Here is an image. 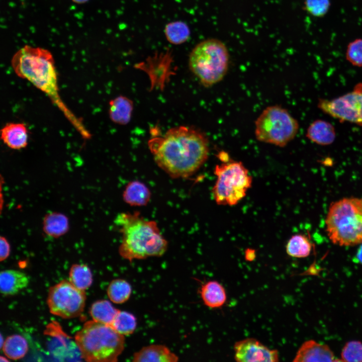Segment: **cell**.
<instances>
[{
    "mask_svg": "<svg viewBox=\"0 0 362 362\" xmlns=\"http://www.w3.org/2000/svg\"><path fill=\"white\" fill-rule=\"evenodd\" d=\"M149 147L157 165L174 178L194 174L207 160L209 151L205 134L184 126L171 128L162 137L152 139Z\"/></svg>",
    "mask_w": 362,
    "mask_h": 362,
    "instance_id": "obj_1",
    "label": "cell"
},
{
    "mask_svg": "<svg viewBox=\"0 0 362 362\" xmlns=\"http://www.w3.org/2000/svg\"><path fill=\"white\" fill-rule=\"evenodd\" d=\"M11 64L18 76L28 80L48 96L83 138L90 137V133L82 121L70 111L61 99L54 60L49 50L25 45L13 55Z\"/></svg>",
    "mask_w": 362,
    "mask_h": 362,
    "instance_id": "obj_2",
    "label": "cell"
},
{
    "mask_svg": "<svg viewBox=\"0 0 362 362\" xmlns=\"http://www.w3.org/2000/svg\"><path fill=\"white\" fill-rule=\"evenodd\" d=\"M115 223L122 235L119 253L124 259L131 262L159 257L167 250V241L156 222L144 218L139 212L120 213Z\"/></svg>",
    "mask_w": 362,
    "mask_h": 362,
    "instance_id": "obj_3",
    "label": "cell"
},
{
    "mask_svg": "<svg viewBox=\"0 0 362 362\" xmlns=\"http://www.w3.org/2000/svg\"><path fill=\"white\" fill-rule=\"evenodd\" d=\"M81 357L89 362H115L125 347L124 336L110 325L86 322L74 337Z\"/></svg>",
    "mask_w": 362,
    "mask_h": 362,
    "instance_id": "obj_4",
    "label": "cell"
},
{
    "mask_svg": "<svg viewBox=\"0 0 362 362\" xmlns=\"http://www.w3.org/2000/svg\"><path fill=\"white\" fill-rule=\"evenodd\" d=\"M325 222L327 235L333 244L340 246L362 244V198H343L332 202Z\"/></svg>",
    "mask_w": 362,
    "mask_h": 362,
    "instance_id": "obj_5",
    "label": "cell"
},
{
    "mask_svg": "<svg viewBox=\"0 0 362 362\" xmlns=\"http://www.w3.org/2000/svg\"><path fill=\"white\" fill-rule=\"evenodd\" d=\"M230 56L221 41L210 38L197 44L190 54L189 64L191 71L202 85L210 87L220 82L226 75Z\"/></svg>",
    "mask_w": 362,
    "mask_h": 362,
    "instance_id": "obj_6",
    "label": "cell"
},
{
    "mask_svg": "<svg viewBox=\"0 0 362 362\" xmlns=\"http://www.w3.org/2000/svg\"><path fill=\"white\" fill-rule=\"evenodd\" d=\"M254 135L257 140L283 147L296 136L298 121L279 105L265 108L256 119Z\"/></svg>",
    "mask_w": 362,
    "mask_h": 362,
    "instance_id": "obj_7",
    "label": "cell"
},
{
    "mask_svg": "<svg viewBox=\"0 0 362 362\" xmlns=\"http://www.w3.org/2000/svg\"><path fill=\"white\" fill-rule=\"evenodd\" d=\"M216 180L212 189L218 205L234 206L246 196L252 185V177L240 161L229 160L216 165Z\"/></svg>",
    "mask_w": 362,
    "mask_h": 362,
    "instance_id": "obj_8",
    "label": "cell"
},
{
    "mask_svg": "<svg viewBox=\"0 0 362 362\" xmlns=\"http://www.w3.org/2000/svg\"><path fill=\"white\" fill-rule=\"evenodd\" d=\"M85 300L84 291L77 289L69 281L65 280L49 288L47 303L52 314L69 319L81 314Z\"/></svg>",
    "mask_w": 362,
    "mask_h": 362,
    "instance_id": "obj_9",
    "label": "cell"
},
{
    "mask_svg": "<svg viewBox=\"0 0 362 362\" xmlns=\"http://www.w3.org/2000/svg\"><path fill=\"white\" fill-rule=\"evenodd\" d=\"M318 108L325 114L341 122H347L362 126V82L352 90L332 99H319Z\"/></svg>",
    "mask_w": 362,
    "mask_h": 362,
    "instance_id": "obj_10",
    "label": "cell"
},
{
    "mask_svg": "<svg viewBox=\"0 0 362 362\" xmlns=\"http://www.w3.org/2000/svg\"><path fill=\"white\" fill-rule=\"evenodd\" d=\"M233 348L234 359L238 362L279 361L277 350L268 348L253 338L238 341L234 344Z\"/></svg>",
    "mask_w": 362,
    "mask_h": 362,
    "instance_id": "obj_11",
    "label": "cell"
},
{
    "mask_svg": "<svg viewBox=\"0 0 362 362\" xmlns=\"http://www.w3.org/2000/svg\"><path fill=\"white\" fill-rule=\"evenodd\" d=\"M330 347L314 340L305 341L298 349L294 362L335 361Z\"/></svg>",
    "mask_w": 362,
    "mask_h": 362,
    "instance_id": "obj_12",
    "label": "cell"
},
{
    "mask_svg": "<svg viewBox=\"0 0 362 362\" xmlns=\"http://www.w3.org/2000/svg\"><path fill=\"white\" fill-rule=\"evenodd\" d=\"M178 356L162 344L144 346L133 354L134 362H176Z\"/></svg>",
    "mask_w": 362,
    "mask_h": 362,
    "instance_id": "obj_13",
    "label": "cell"
},
{
    "mask_svg": "<svg viewBox=\"0 0 362 362\" xmlns=\"http://www.w3.org/2000/svg\"><path fill=\"white\" fill-rule=\"evenodd\" d=\"M29 278L24 273L7 269L0 273V291L4 296H13L28 287Z\"/></svg>",
    "mask_w": 362,
    "mask_h": 362,
    "instance_id": "obj_14",
    "label": "cell"
},
{
    "mask_svg": "<svg viewBox=\"0 0 362 362\" xmlns=\"http://www.w3.org/2000/svg\"><path fill=\"white\" fill-rule=\"evenodd\" d=\"M306 136L316 144L326 146L333 143L336 134L335 127L331 123L325 120L317 119L309 125Z\"/></svg>",
    "mask_w": 362,
    "mask_h": 362,
    "instance_id": "obj_15",
    "label": "cell"
},
{
    "mask_svg": "<svg viewBox=\"0 0 362 362\" xmlns=\"http://www.w3.org/2000/svg\"><path fill=\"white\" fill-rule=\"evenodd\" d=\"M28 131L25 124L21 123H9L1 130V139L9 148L21 149L28 144Z\"/></svg>",
    "mask_w": 362,
    "mask_h": 362,
    "instance_id": "obj_16",
    "label": "cell"
},
{
    "mask_svg": "<svg viewBox=\"0 0 362 362\" xmlns=\"http://www.w3.org/2000/svg\"><path fill=\"white\" fill-rule=\"evenodd\" d=\"M199 293L205 305L210 308L221 307L227 300L225 289L216 281H209L203 284Z\"/></svg>",
    "mask_w": 362,
    "mask_h": 362,
    "instance_id": "obj_17",
    "label": "cell"
},
{
    "mask_svg": "<svg viewBox=\"0 0 362 362\" xmlns=\"http://www.w3.org/2000/svg\"><path fill=\"white\" fill-rule=\"evenodd\" d=\"M124 201L131 206L146 205L151 198V192L143 183L132 180L128 183L123 193Z\"/></svg>",
    "mask_w": 362,
    "mask_h": 362,
    "instance_id": "obj_18",
    "label": "cell"
},
{
    "mask_svg": "<svg viewBox=\"0 0 362 362\" xmlns=\"http://www.w3.org/2000/svg\"><path fill=\"white\" fill-rule=\"evenodd\" d=\"M133 109L131 100L122 96L117 97L109 103L110 118L115 123L126 125L130 120Z\"/></svg>",
    "mask_w": 362,
    "mask_h": 362,
    "instance_id": "obj_19",
    "label": "cell"
},
{
    "mask_svg": "<svg viewBox=\"0 0 362 362\" xmlns=\"http://www.w3.org/2000/svg\"><path fill=\"white\" fill-rule=\"evenodd\" d=\"M68 229V219L63 214L51 212L45 216L43 221V230L49 237H59L65 234Z\"/></svg>",
    "mask_w": 362,
    "mask_h": 362,
    "instance_id": "obj_20",
    "label": "cell"
},
{
    "mask_svg": "<svg viewBox=\"0 0 362 362\" xmlns=\"http://www.w3.org/2000/svg\"><path fill=\"white\" fill-rule=\"evenodd\" d=\"M119 311L109 301L101 300L92 304L89 313L94 321L111 325Z\"/></svg>",
    "mask_w": 362,
    "mask_h": 362,
    "instance_id": "obj_21",
    "label": "cell"
},
{
    "mask_svg": "<svg viewBox=\"0 0 362 362\" xmlns=\"http://www.w3.org/2000/svg\"><path fill=\"white\" fill-rule=\"evenodd\" d=\"M28 348V342L24 337L13 334L6 339L2 350L8 358L17 360L26 354Z\"/></svg>",
    "mask_w": 362,
    "mask_h": 362,
    "instance_id": "obj_22",
    "label": "cell"
},
{
    "mask_svg": "<svg viewBox=\"0 0 362 362\" xmlns=\"http://www.w3.org/2000/svg\"><path fill=\"white\" fill-rule=\"evenodd\" d=\"M312 245L308 237L301 234L291 237L286 245V252L290 256L304 258L308 256L312 250Z\"/></svg>",
    "mask_w": 362,
    "mask_h": 362,
    "instance_id": "obj_23",
    "label": "cell"
},
{
    "mask_svg": "<svg viewBox=\"0 0 362 362\" xmlns=\"http://www.w3.org/2000/svg\"><path fill=\"white\" fill-rule=\"evenodd\" d=\"M69 281L77 289L84 291L93 283V275L89 267L85 264H75L69 273Z\"/></svg>",
    "mask_w": 362,
    "mask_h": 362,
    "instance_id": "obj_24",
    "label": "cell"
},
{
    "mask_svg": "<svg viewBox=\"0 0 362 362\" xmlns=\"http://www.w3.org/2000/svg\"><path fill=\"white\" fill-rule=\"evenodd\" d=\"M132 294L131 285L122 279L113 280L107 288V295L110 300L115 304H123L127 301Z\"/></svg>",
    "mask_w": 362,
    "mask_h": 362,
    "instance_id": "obj_25",
    "label": "cell"
},
{
    "mask_svg": "<svg viewBox=\"0 0 362 362\" xmlns=\"http://www.w3.org/2000/svg\"><path fill=\"white\" fill-rule=\"evenodd\" d=\"M164 34L167 41L175 45L181 44L187 41L190 36L189 27L182 21H174L167 24Z\"/></svg>",
    "mask_w": 362,
    "mask_h": 362,
    "instance_id": "obj_26",
    "label": "cell"
},
{
    "mask_svg": "<svg viewBox=\"0 0 362 362\" xmlns=\"http://www.w3.org/2000/svg\"><path fill=\"white\" fill-rule=\"evenodd\" d=\"M116 331L123 336L134 333L137 327V320L132 313L120 310L110 325Z\"/></svg>",
    "mask_w": 362,
    "mask_h": 362,
    "instance_id": "obj_27",
    "label": "cell"
},
{
    "mask_svg": "<svg viewBox=\"0 0 362 362\" xmlns=\"http://www.w3.org/2000/svg\"><path fill=\"white\" fill-rule=\"evenodd\" d=\"M340 358L342 361L362 362V342L358 340L346 342L342 349Z\"/></svg>",
    "mask_w": 362,
    "mask_h": 362,
    "instance_id": "obj_28",
    "label": "cell"
},
{
    "mask_svg": "<svg viewBox=\"0 0 362 362\" xmlns=\"http://www.w3.org/2000/svg\"><path fill=\"white\" fill-rule=\"evenodd\" d=\"M345 57L353 66L362 67V38H357L347 46Z\"/></svg>",
    "mask_w": 362,
    "mask_h": 362,
    "instance_id": "obj_29",
    "label": "cell"
},
{
    "mask_svg": "<svg viewBox=\"0 0 362 362\" xmlns=\"http://www.w3.org/2000/svg\"><path fill=\"white\" fill-rule=\"evenodd\" d=\"M330 0H305L304 7L310 15L315 17L326 15L330 8Z\"/></svg>",
    "mask_w": 362,
    "mask_h": 362,
    "instance_id": "obj_30",
    "label": "cell"
},
{
    "mask_svg": "<svg viewBox=\"0 0 362 362\" xmlns=\"http://www.w3.org/2000/svg\"><path fill=\"white\" fill-rule=\"evenodd\" d=\"M0 259L2 261L7 259L10 253V245L7 239L3 236L0 238Z\"/></svg>",
    "mask_w": 362,
    "mask_h": 362,
    "instance_id": "obj_31",
    "label": "cell"
},
{
    "mask_svg": "<svg viewBox=\"0 0 362 362\" xmlns=\"http://www.w3.org/2000/svg\"><path fill=\"white\" fill-rule=\"evenodd\" d=\"M256 257L255 251L254 249L248 248L245 250V257L247 261H252Z\"/></svg>",
    "mask_w": 362,
    "mask_h": 362,
    "instance_id": "obj_32",
    "label": "cell"
},
{
    "mask_svg": "<svg viewBox=\"0 0 362 362\" xmlns=\"http://www.w3.org/2000/svg\"><path fill=\"white\" fill-rule=\"evenodd\" d=\"M218 157L223 162L230 160L228 154L225 152H220L218 155Z\"/></svg>",
    "mask_w": 362,
    "mask_h": 362,
    "instance_id": "obj_33",
    "label": "cell"
},
{
    "mask_svg": "<svg viewBox=\"0 0 362 362\" xmlns=\"http://www.w3.org/2000/svg\"><path fill=\"white\" fill-rule=\"evenodd\" d=\"M357 258L358 261L362 263V245L358 249V251L357 253Z\"/></svg>",
    "mask_w": 362,
    "mask_h": 362,
    "instance_id": "obj_34",
    "label": "cell"
},
{
    "mask_svg": "<svg viewBox=\"0 0 362 362\" xmlns=\"http://www.w3.org/2000/svg\"><path fill=\"white\" fill-rule=\"evenodd\" d=\"M74 3L77 4H82L86 3L89 0H71Z\"/></svg>",
    "mask_w": 362,
    "mask_h": 362,
    "instance_id": "obj_35",
    "label": "cell"
},
{
    "mask_svg": "<svg viewBox=\"0 0 362 362\" xmlns=\"http://www.w3.org/2000/svg\"><path fill=\"white\" fill-rule=\"evenodd\" d=\"M5 341H4L3 337L2 334H1V349H2Z\"/></svg>",
    "mask_w": 362,
    "mask_h": 362,
    "instance_id": "obj_36",
    "label": "cell"
},
{
    "mask_svg": "<svg viewBox=\"0 0 362 362\" xmlns=\"http://www.w3.org/2000/svg\"><path fill=\"white\" fill-rule=\"evenodd\" d=\"M0 358H1V360H0L1 361H8V359H7L6 358L3 357V356H1Z\"/></svg>",
    "mask_w": 362,
    "mask_h": 362,
    "instance_id": "obj_37",
    "label": "cell"
}]
</instances>
